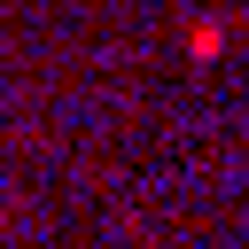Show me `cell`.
Instances as JSON below:
<instances>
[{
    "instance_id": "1",
    "label": "cell",
    "mask_w": 249,
    "mask_h": 249,
    "mask_svg": "<svg viewBox=\"0 0 249 249\" xmlns=\"http://www.w3.org/2000/svg\"><path fill=\"white\" fill-rule=\"evenodd\" d=\"M187 54H195V62H218V54H226V23H210V16L187 23Z\"/></svg>"
}]
</instances>
